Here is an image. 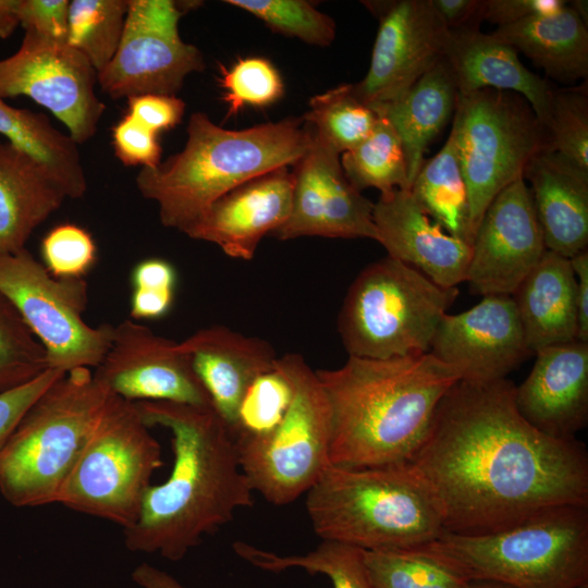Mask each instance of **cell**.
I'll use <instances>...</instances> for the list:
<instances>
[{"mask_svg": "<svg viewBox=\"0 0 588 588\" xmlns=\"http://www.w3.org/2000/svg\"><path fill=\"white\" fill-rule=\"evenodd\" d=\"M409 465L432 493L444 531L489 534L553 507L588 506L584 443L526 421L507 378L458 380Z\"/></svg>", "mask_w": 588, "mask_h": 588, "instance_id": "6da1fadb", "label": "cell"}, {"mask_svg": "<svg viewBox=\"0 0 588 588\" xmlns=\"http://www.w3.org/2000/svg\"><path fill=\"white\" fill-rule=\"evenodd\" d=\"M145 424L172 434L170 476L150 486L136 522L124 529L133 552L182 560L205 536L254 504L234 439L212 407L173 402H136Z\"/></svg>", "mask_w": 588, "mask_h": 588, "instance_id": "7a4b0ae2", "label": "cell"}, {"mask_svg": "<svg viewBox=\"0 0 588 588\" xmlns=\"http://www.w3.org/2000/svg\"><path fill=\"white\" fill-rule=\"evenodd\" d=\"M316 372L330 408V464L343 468L409 464L443 396L461 380L430 352L348 356L341 367Z\"/></svg>", "mask_w": 588, "mask_h": 588, "instance_id": "3957f363", "label": "cell"}, {"mask_svg": "<svg viewBox=\"0 0 588 588\" xmlns=\"http://www.w3.org/2000/svg\"><path fill=\"white\" fill-rule=\"evenodd\" d=\"M184 148L154 168H142L135 183L158 206L160 222L184 233L218 198L275 169L294 166L310 142L302 118H287L232 131L195 112Z\"/></svg>", "mask_w": 588, "mask_h": 588, "instance_id": "277c9868", "label": "cell"}, {"mask_svg": "<svg viewBox=\"0 0 588 588\" xmlns=\"http://www.w3.org/2000/svg\"><path fill=\"white\" fill-rule=\"evenodd\" d=\"M306 511L321 540L365 551L419 548L443 531L438 504L409 465H330L306 492Z\"/></svg>", "mask_w": 588, "mask_h": 588, "instance_id": "5b68a950", "label": "cell"}, {"mask_svg": "<svg viewBox=\"0 0 588 588\" xmlns=\"http://www.w3.org/2000/svg\"><path fill=\"white\" fill-rule=\"evenodd\" d=\"M419 548L467 581L579 588L588 585V506L553 507L489 534L443 531Z\"/></svg>", "mask_w": 588, "mask_h": 588, "instance_id": "8992f818", "label": "cell"}, {"mask_svg": "<svg viewBox=\"0 0 588 588\" xmlns=\"http://www.w3.org/2000/svg\"><path fill=\"white\" fill-rule=\"evenodd\" d=\"M111 393L89 368L57 379L0 451V492L13 506L57 503Z\"/></svg>", "mask_w": 588, "mask_h": 588, "instance_id": "52a82bcc", "label": "cell"}, {"mask_svg": "<svg viewBox=\"0 0 588 588\" xmlns=\"http://www.w3.org/2000/svg\"><path fill=\"white\" fill-rule=\"evenodd\" d=\"M458 296L390 256L352 282L338 317L348 356L391 358L430 352L436 330Z\"/></svg>", "mask_w": 588, "mask_h": 588, "instance_id": "ba28073f", "label": "cell"}, {"mask_svg": "<svg viewBox=\"0 0 588 588\" xmlns=\"http://www.w3.org/2000/svg\"><path fill=\"white\" fill-rule=\"evenodd\" d=\"M162 465L161 446L136 404L111 393L57 503L127 529Z\"/></svg>", "mask_w": 588, "mask_h": 588, "instance_id": "9c48e42d", "label": "cell"}, {"mask_svg": "<svg viewBox=\"0 0 588 588\" xmlns=\"http://www.w3.org/2000/svg\"><path fill=\"white\" fill-rule=\"evenodd\" d=\"M277 365L292 385L287 412L269 433L234 442L253 491L281 506L306 493L331 465V419L317 372L305 358L287 353Z\"/></svg>", "mask_w": 588, "mask_h": 588, "instance_id": "30bf717a", "label": "cell"}, {"mask_svg": "<svg viewBox=\"0 0 588 588\" xmlns=\"http://www.w3.org/2000/svg\"><path fill=\"white\" fill-rule=\"evenodd\" d=\"M451 132L467 188L474 241L489 205L524 177L537 154L550 149L549 137L524 97L489 88L458 95Z\"/></svg>", "mask_w": 588, "mask_h": 588, "instance_id": "8fae6325", "label": "cell"}, {"mask_svg": "<svg viewBox=\"0 0 588 588\" xmlns=\"http://www.w3.org/2000/svg\"><path fill=\"white\" fill-rule=\"evenodd\" d=\"M0 294L16 309L42 345L49 369L96 368L107 353L114 326H90L85 279L54 278L26 248L0 254Z\"/></svg>", "mask_w": 588, "mask_h": 588, "instance_id": "7c38bea8", "label": "cell"}, {"mask_svg": "<svg viewBox=\"0 0 588 588\" xmlns=\"http://www.w3.org/2000/svg\"><path fill=\"white\" fill-rule=\"evenodd\" d=\"M197 3L128 0L119 48L97 74L101 90L112 99L175 96L187 75L205 68L201 51L179 33L181 17Z\"/></svg>", "mask_w": 588, "mask_h": 588, "instance_id": "4fadbf2b", "label": "cell"}, {"mask_svg": "<svg viewBox=\"0 0 588 588\" xmlns=\"http://www.w3.org/2000/svg\"><path fill=\"white\" fill-rule=\"evenodd\" d=\"M97 71L68 41L25 30L20 48L0 60V98L26 96L49 110L76 145L89 140L106 110Z\"/></svg>", "mask_w": 588, "mask_h": 588, "instance_id": "5bb4252c", "label": "cell"}, {"mask_svg": "<svg viewBox=\"0 0 588 588\" xmlns=\"http://www.w3.org/2000/svg\"><path fill=\"white\" fill-rule=\"evenodd\" d=\"M378 17L369 69L352 84L355 96L370 107L406 91L444 57L450 29L431 0L365 1Z\"/></svg>", "mask_w": 588, "mask_h": 588, "instance_id": "9a60e30c", "label": "cell"}, {"mask_svg": "<svg viewBox=\"0 0 588 588\" xmlns=\"http://www.w3.org/2000/svg\"><path fill=\"white\" fill-rule=\"evenodd\" d=\"M93 371L110 393L130 402L211 407L180 343L132 318L114 326L111 344Z\"/></svg>", "mask_w": 588, "mask_h": 588, "instance_id": "2e32d148", "label": "cell"}, {"mask_svg": "<svg viewBox=\"0 0 588 588\" xmlns=\"http://www.w3.org/2000/svg\"><path fill=\"white\" fill-rule=\"evenodd\" d=\"M307 150L292 171L290 216L271 236L280 241L302 236L378 241L373 203L347 180L340 155L322 145L311 130Z\"/></svg>", "mask_w": 588, "mask_h": 588, "instance_id": "e0dca14e", "label": "cell"}, {"mask_svg": "<svg viewBox=\"0 0 588 588\" xmlns=\"http://www.w3.org/2000/svg\"><path fill=\"white\" fill-rule=\"evenodd\" d=\"M546 250L529 187L518 177L497 195L476 230L466 275L469 291L512 296Z\"/></svg>", "mask_w": 588, "mask_h": 588, "instance_id": "ac0fdd59", "label": "cell"}, {"mask_svg": "<svg viewBox=\"0 0 588 588\" xmlns=\"http://www.w3.org/2000/svg\"><path fill=\"white\" fill-rule=\"evenodd\" d=\"M430 353L454 368L461 380L469 382L506 379L532 355L511 295L482 296L463 313H446L436 330Z\"/></svg>", "mask_w": 588, "mask_h": 588, "instance_id": "d6986e66", "label": "cell"}, {"mask_svg": "<svg viewBox=\"0 0 588 588\" xmlns=\"http://www.w3.org/2000/svg\"><path fill=\"white\" fill-rule=\"evenodd\" d=\"M292 192V171L275 169L218 198L184 234L216 244L231 258L252 260L261 240L289 218Z\"/></svg>", "mask_w": 588, "mask_h": 588, "instance_id": "ffe728a7", "label": "cell"}, {"mask_svg": "<svg viewBox=\"0 0 588 588\" xmlns=\"http://www.w3.org/2000/svg\"><path fill=\"white\" fill-rule=\"evenodd\" d=\"M527 378L515 385L523 418L542 433L573 440L588 421V343L544 347Z\"/></svg>", "mask_w": 588, "mask_h": 588, "instance_id": "44dd1931", "label": "cell"}, {"mask_svg": "<svg viewBox=\"0 0 588 588\" xmlns=\"http://www.w3.org/2000/svg\"><path fill=\"white\" fill-rule=\"evenodd\" d=\"M378 241L388 256L418 270L442 287L466 281L471 245L444 231L418 206L409 189L380 195L373 204Z\"/></svg>", "mask_w": 588, "mask_h": 588, "instance_id": "7402d4cb", "label": "cell"}, {"mask_svg": "<svg viewBox=\"0 0 588 588\" xmlns=\"http://www.w3.org/2000/svg\"><path fill=\"white\" fill-rule=\"evenodd\" d=\"M179 343L212 409L231 430L247 390L274 368L279 356L268 341L219 324L201 328Z\"/></svg>", "mask_w": 588, "mask_h": 588, "instance_id": "603a6c76", "label": "cell"}, {"mask_svg": "<svg viewBox=\"0 0 588 588\" xmlns=\"http://www.w3.org/2000/svg\"><path fill=\"white\" fill-rule=\"evenodd\" d=\"M547 250L565 258L588 244V171L555 151L537 154L524 171Z\"/></svg>", "mask_w": 588, "mask_h": 588, "instance_id": "cb8c5ba5", "label": "cell"}, {"mask_svg": "<svg viewBox=\"0 0 588 588\" xmlns=\"http://www.w3.org/2000/svg\"><path fill=\"white\" fill-rule=\"evenodd\" d=\"M444 60L454 77L458 95L481 89L506 90L520 95L543 125L552 88L530 72L511 46L494 39L479 28L450 30Z\"/></svg>", "mask_w": 588, "mask_h": 588, "instance_id": "d4e9b609", "label": "cell"}, {"mask_svg": "<svg viewBox=\"0 0 588 588\" xmlns=\"http://www.w3.org/2000/svg\"><path fill=\"white\" fill-rule=\"evenodd\" d=\"M70 198L35 157L0 142V254L25 248L32 233Z\"/></svg>", "mask_w": 588, "mask_h": 588, "instance_id": "484cf974", "label": "cell"}, {"mask_svg": "<svg viewBox=\"0 0 588 588\" xmlns=\"http://www.w3.org/2000/svg\"><path fill=\"white\" fill-rule=\"evenodd\" d=\"M512 297L532 354L577 340L576 278L568 258L546 250Z\"/></svg>", "mask_w": 588, "mask_h": 588, "instance_id": "4316f807", "label": "cell"}, {"mask_svg": "<svg viewBox=\"0 0 588 588\" xmlns=\"http://www.w3.org/2000/svg\"><path fill=\"white\" fill-rule=\"evenodd\" d=\"M458 90L444 58L394 100L371 107L397 133L405 152L412 186L425 162V152L453 118Z\"/></svg>", "mask_w": 588, "mask_h": 588, "instance_id": "83f0119b", "label": "cell"}, {"mask_svg": "<svg viewBox=\"0 0 588 588\" xmlns=\"http://www.w3.org/2000/svg\"><path fill=\"white\" fill-rule=\"evenodd\" d=\"M491 36L523 52L555 81L587 79L588 27L568 2L556 11L498 27Z\"/></svg>", "mask_w": 588, "mask_h": 588, "instance_id": "f1b7e54d", "label": "cell"}, {"mask_svg": "<svg viewBox=\"0 0 588 588\" xmlns=\"http://www.w3.org/2000/svg\"><path fill=\"white\" fill-rule=\"evenodd\" d=\"M0 134L44 163L70 198L84 196L87 181L77 145L45 114L14 108L0 98Z\"/></svg>", "mask_w": 588, "mask_h": 588, "instance_id": "f546056e", "label": "cell"}, {"mask_svg": "<svg viewBox=\"0 0 588 588\" xmlns=\"http://www.w3.org/2000/svg\"><path fill=\"white\" fill-rule=\"evenodd\" d=\"M409 192L430 219L471 245L468 194L452 132L439 152L424 162Z\"/></svg>", "mask_w": 588, "mask_h": 588, "instance_id": "4dcf8cb0", "label": "cell"}, {"mask_svg": "<svg viewBox=\"0 0 588 588\" xmlns=\"http://www.w3.org/2000/svg\"><path fill=\"white\" fill-rule=\"evenodd\" d=\"M235 553L249 564L268 572L280 573L302 568L323 574L333 588H373L365 562V550L330 540L306 554L280 555L244 541L233 543Z\"/></svg>", "mask_w": 588, "mask_h": 588, "instance_id": "1f68e13d", "label": "cell"}, {"mask_svg": "<svg viewBox=\"0 0 588 588\" xmlns=\"http://www.w3.org/2000/svg\"><path fill=\"white\" fill-rule=\"evenodd\" d=\"M345 176L362 192L376 188L381 195L409 189L402 142L391 123L379 114L372 132L340 159Z\"/></svg>", "mask_w": 588, "mask_h": 588, "instance_id": "d6a6232c", "label": "cell"}, {"mask_svg": "<svg viewBox=\"0 0 588 588\" xmlns=\"http://www.w3.org/2000/svg\"><path fill=\"white\" fill-rule=\"evenodd\" d=\"M302 119L322 145L342 155L372 132L379 114L355 96L352 84H342L314 96Z\"/></svg>", "mask_w": 588, "mask_h": 588, "instance_id": "836d02e7", "label": "cell"}, {"mask_svg": "<svg viewBox=\"0 0 588 588\" xmlns=\"http://www.w3.org/2000/svg\"><path fill=\"white\" fill-rule=\"evenodd\" d=\"M128 0H73L69 5V45L98 72L114 57L124 29Z\"/></svg>", "mask_w": 588, "mask_h": 588, "instance_id": "e575fe53", "label": "cell"}, {"mask_svg": "<svg viewBox=\"0 0 588 588\" xmlns=\"http://www.w3.org/2000/svg\"><path fill=\"white\" fill-rule=\"evenodd\" d=\"M373 588H468L466 579L422 548L365 551Z\"/></svg>", "mask_w": 588, "mask_h": 588, "instance_id": "d590c367", "label": "cell"}, {"mask_svg": "<svg viewBox=\"0 0 588 588\" xmlns=\"http://www.w3.org/2000/svg\"><path fill=\"white\" fill-rule=\"evenodd\" d=\"M543 126L552 151L588 171V86L587 82L552 89Z\"/></svg>", "mask_w": 588, "mask_h": 588, "instance_id": "8d00e7d4", "label": "cell"}, {"mask_svg": "<svg viewBox=\"0 0 588 588\" xmlns=\"http://www.w3.org/2000/svg\"><path fill=\"white\" fill-rule=\"evenodd\" d=\"M47 369L42 345L0 294V393L32 381Z\"/></svg>", "mask_w": 588, "mask_h": 588, "instance_id": "74e56055", "label": "cell"}, {"mask_svg": "<svg viewBox=\"0 0 588 588\" xmlns=\"http://www.w3.org/2000/svg\"><path fill=\"white\" fill-rule=\"evenodd\" d=\"M259 20L272 30L307 44L328 47L335 37V23L304 0H226Z\"/></svg>", "mask_w": 588, "mask_h": 588, "instance_id": "f35d334b", "label": "cell"}, {"mask_svg": "<svg viewBox=\"0 0 588 588\" xmlns=\"http://www.w3.org/2000/svg\"><path fill=\"white\" fill-rule=\"evenodd\" d=\"M291 400V382L275 362L274 368L259 376L247 390L230 430L233 439L257 438L272 431L287 412Z\"/></svg>", "mask_w": 588, "mask_h": 588, "instance_id": "ab89813d", "label": "cell"}, {"mask_svg": "<svg viewBox=\"0 0 588 588\" xmlns=\"http://www.w3.org/2000/svg\"><path fill=\"white\" fill-rule=\"evenodd\" d=\"M223 100L229 115L245 106L266 107L279 100L284 85L275 66L261 57L238 59L230 69L221 66Z\"/></svg>", "mask_w": 588, "mask_h": 588, "instance_id": "60d3db41", "label": "cell"}, {"mask_svg": "<svg viewBox=\"0 0 588 588\" xmlns=\"http://www.w3.org/2000/svg\"><path fill=\"white\" fill-rule=\"evenodd\" d=\"M40 248L44 266L59 279H83L97 259V247L90 233L72 223L51 229Z\"/></svg>", "mask_w": 588, "mask_h": 588, "instance_id": "b9f144b4", "label": "cell"}, {"mask_svg": "<svg viewBox=\"0 0 588 588\" xmlns=\"http://www.w3.org/2000/svg\"><path fill=\"white\" fill-rule=\"evenodd\" d=\"M157 135L126 113L112 128L115 157L124 166L156 167L162 151Z\"/></svg>", "mask_w": 588, "mask_h": 588, "instance_id": "7bdbcfd3", "label": "cell"}, {"mask_svg": "<svg viewBox=\"0 0 588 588\" xmlns=\"http://www.w3.org/2000/svg\"><path fill=\"white\" fill-rule=\"evenodd\" d=\"M63 375L48 368L32 381L0 393V451L29 406Z\"/></svg>", "mask_w": 588, "mask_h": 588, "instance_id": "ee69618b", "label": "cell"}, {"mask_svg": "<svg viewBox=\"0 0 588 588\" xmlns=\"http://www.w3.org/2000/svg\"><path fill=\"white\" fill-rule=\"evenodd\" d=\"M68 0H21L20 26L44 37L66 41Z\"/></svg>", "mask_w": 588, "mask_h": 588, "instance_id": "f6af8a7d", "label": "cell"}, {"mask_svg": "<svg viewBox=\"0 0 588 588\" xmlns=\"http://www.w3.org/2000/svg\"><path fill=\"white\" fill-rule=\"evenodd\" d=\"M132 118L155 133L177 125L185 112V102L169 95H140L127 99Z\"/></svg>", "mask_w": 588, "mask_h": 588, "instance_id": "bcb514c9", "label": "cell"}, {"mask_svg": "<svg viewBox=\"0 0 588 588\" xmlns=\"http://www.w3.org/2000/svg\"><path fill=\"white\" fill-rule=\"evenodd\" d=\"M564 0H482L481 19L498 27L561 9Z\"/></svg>", "mask_w": 588, "mask_h": 588, "instance_id": "7dc6e473", "label": "cell"}, {"mask_svg": "<svg viewBox=\"0 0 588 588\" xmlns=\"http://www.w3.org/2000/svg\"><path fill=\"white\" fill-rule=\"evenodd\" d=\"M176 271L162 258H147L134 266L131 273L132 289L175 291Z\"/></svg>", "mask_w": 588, "mask_h": 588, "instance_id": "c3c4849f", "label": "cell"}, {"mask_svg": "<svg viewBox=\"0 0 588 588\" xmlns=\"http://www.w3.org/2000/svg\"><path fill=\"white\" fill-rule=\"evenodd\" d=\"M431 3L450 30L479 28L482 0H431Z\"/></svg>", "mask_w": 588, "mask_h": 588, "instance_id": "681fc988", "label": "cell"}, {"mask_svg": "<svg viewBox=\"0 0 588 588\" xmlns=\"http://www.w3.org/2000/svg\"><path fill=\"white\" fill-rule=\"evenodd\" d=\"M175 291L132 289L131 318L159 319L172 308Z\"/></svg>", "mask_w": 588, "mask_h": 588, "instance_id": "f907efd6", "label": "cell"}, {"mask_svg": "<svg viewBox=\"0 0 588 588\" xmlns=\"http://www.w3.org/2000/svg\"><path fill=\"white\" fill-rule=\"evenodd\" d=\"M577 290L578 331L577 340L588 343V250L569 258Z\"/></svg>", "mask_w": 588, "mask_h": 588, "instance_id": "816d5d0a", "label": "cell"}, {"mask_svg": "<svg viewBox=\"0 0 588 588\" xmlns=\"http://www.w3.org/2000/svg\"><path fill=\"white\" fill-rule=\"evenodd\" d=\"M131 577L142 588H186L171 574L146 562L137 565Z\"/></svg>", "mask_w": 588, "mask_h": 588, "instance_id": "f5cc1de1", "label": "cell"}, {"mask_svg": "<svg viewBox=\"0 0 588 588\" xmlns=\"http://www.w3.org/2000/svg\"><path fill=\"white\" fill-rule=\"evenodd\" d=\"M21 0H0V39L10 37L20 26Z\"/></svg>", "mask_w": 588, "mask_h": 588, "instance_id": "db71d44e", "label": "cell"}, {"mask_svg": "<svg viewBox=\"0 0 588 588\" xmlns=\"http://www.w3.org/2000/svg\"><path fill=\"white\" fill-rule=\"evenodd\" d=\"M579 17L588 24V2L586 0H574L568 2Z\"/></svg>", "mask_w": 588, "mask_h": 588, "instance_id": "11a10c76", "label": "cell"}, {"mask_svg": "<svg viewBox=\"0 0 588 588\" xmlns=\"http://www.w3.org/2000/svg\"><path fill=\"white\" fill-rule=\"evenodd\" d=\"M468 588H513V587L494 583V581L476 580V581H469Z\"/></svg>", "mask_w": 588, "mask_h": 588, "instance_id": "9f6ffc18", "label": "cell"}, {"mask_svg": "<svg viewBox=\"0 0 588 588\" xmlns=\"http://www.w3.org/2000/svg\"><path fill=\"white\" fill-rule=\"evenodd\" d=\"M579 588H588V585L581 586V587H579Z\"/></svg>", "mask_w": 588, "mask_h": 588, "instance_id": "6f0895ef", "label": "cell"}]
</instances>
